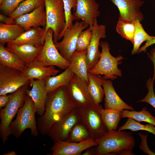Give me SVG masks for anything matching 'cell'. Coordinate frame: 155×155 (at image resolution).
Instances as JSON below:
<instances>
[{"label":"cell","instance_id":"1","mask_svg":"<svg viewBox=\"0 0 155 155\" xmlns=\"http://www.w3.org/2000/svg\"><path fill=\"white\" fill-rule=\"evenodd\" d=\"M77 107L69 97L66 86L48 93L44 113L37 120L38 129L42 135L47 134L54 123Z\"/></svg>","mask_w":155,"mask_h":155},{"label":"cell","instance_id":"2","mask_svg":"<svg viewBox=\"0 0 155 155\" xmlns=\"http://www.w3.org/2000/svg\"><path fill=\"white\" fill-rule=\"evenodd\" d=\"M95 148L96 155H108L110 153L124 149H133L135 139L130 132L114 131L108 132L99 139Z\"/></svg>","mask_w":155,"mask_h":155},{"label":"cell","instance_id":"3","mask_svg":"<svg viewBox=\"0 0 155 155\" xmlns=\"http://www.w3.org/2000/svg\"><path fill=\"white\" fill-rule=\"evenodd\" d=\"M36 113V109L34 103L31 98L26 94L23 105L19 109L15 119L10 125V134L18 138L25 129H29L32 135L38 136V132Z\"/></svg>","mask_w":155,"mask_h":155},{"label":"cell","instance_id":"4","mask_svg":"<svg viewBox=\"0 0 155 155\" xmlns=\"http://www.w3.org/2000/svg\"><path fill=\"white\" fill-rule=\"evenodd\" d=\"M28 85L21 87L12 93L7 105L3 108H0V135L3 144L8 140L11 135L9 127L12 119L24 103Z\"/></svg>","mask_w":155,"mask_h":155},{"label":"cell","instance_id":"5","mask_svg":"<svg viewBox=\"0 0 155 155\" xmlns=\"http://www.w3.org/2000/svg\"><path fill=\"white\" fill-rule=\"evenodd\" d=\"M100 46L102 49L100 57L89 72L94 75H103V78L105 80H114L118 76L121 77V70L118 66L124 58L120 55L117 57L113 56L110 51V45L106 41L100 42Z\"/></svg>","mask_w":155,"mask_h":155},{"label":"cell","instance_id":"6","mask_svg":"<svg viewBox=\"0 0 155 155\" xmlns=\"http://www.w3.org/2000/svg\"><path fill=\"white\" fill-rule=\"evenodd\" d=\"M46 16L45 32L49 28L53 32L55 44L64 28L66 22L64 4L62 0H44Z\"/></svg>","mask_w":155,"mask_h":155},{"label":"cell","instance_id":"7","mask_svg":"<svg viewBox=\"0 0 155 155\" xmlns=\"http://www.w3.org/2000/svg\"><path fill=\"white\" fill-rule=\"evenodd\" d=\"M53 33L51 28L45 32L42 51L35 61L45 67L54 66L65 69L69 67L70 63L61 55L53 41Z\"/></svg>","mask_w":155,"mask_h":155},{"label":"cell","instance_id":"8","mask_svg":"<svg viewBox=\"0 0 155 155\" xmlns=\"http://www.w3.org/2000/svg\"><path fill=\"white\" fill-rule=\"evenodd\" d=\"M30 84V80L22 72L0 65V95L12 93Z\"/></svg>","mask_w":155,"mask_h":155},{"label":"cell","instance_id":"9","mask_svg":"<svg viewBox=\"0 0 155 155\" xmlns=\"http://www.w3.org/2000/svg\"><path fill=\"white\" fill-rule=\"evenodd\" d=\"M98 105L94 104L79 108L82 122L88 129L91 137L95 140L99 139L108 132L98 110Z\"/></svg>","mask_w":155,"mask_h":155},{"label":"cell","instance_id":"10","mask_svg":"<svg viewBox=\"0 0 155 155\" xmlns=\"http://www.w3.org/2000/svg\"><path fill=\"white\" fill-rule=\"evenodd\" d=\"M81 122L80 111L77 107L54 123L50 128L47 135L54 142L65 140L73 127Z\"/></svg>","mask_w":155,"mask_h":155},{"label":"cell","instance_id":"11","mask_svg":"<svg viewBox=\"0 0 155 155\" xmlns=\"http://www.w3.org/2000/svg\"><path fill=\"white\" fill-rule=\"evenodd\" d=\"M88 27L89 26L82 21L76 20L71 28L65 30L61 41L55 44L60 54L67 61H69L71 56L75 51L80 32Z\"/></svg>","mask_w":155,"mask_h":155},{"label":"cell","instance_id":"12","mask_svg":"<svg viewBox=\"0 0 155 155\" xmlns=\"http://www.w3.org/2000/svg\"><path fill=\"white\" fill-rule=\"evenodd\" d=\"M66 86L71 99L78 108L95 104L89 92L88 84L75 75Z\"/></svg>","mask_w":155,"mask_h":155},{"label":"cell","instance_id":"13","mask_svg":"<svg viewBox=\"0 0 155 155\" xmlns=\"http://www.w3.org/2000/svg\"><path fill=\"white\" fill-rule=\"evenodd\" d=\"M92 36L87 49L86 60L88 72L96 65L101 55L99 50L100 40L106 37V26L98 25L97 18L94 19L92 29Z\"/></svg>","mask_w":155,"mask_h":155},{"label":"cell","instance_id":"14","mask_svg":"<svg viewBox=\"0 0 155 155\" xmlns=\"http://www.w3.org/2000/svg\"><path fill=\"white\" fill-rule=\"evenodd\" d=\"M97 145L96 141L91 137L78 142L58 141L54 142L51 150L53 155H80L84 150Z\"/></svg>","mask_w":155,"mask_h":155},{"label":"cell","instance_id":"15","mask_svg":"<svg viewBox=\"0 0 155 155\" xmlns=\"http://www.w3.org/2000/svg\"><path fill=\"white\" fill-rule=\"evenodd\" d=\"M99 7L96 0H77L74 20H81L92 30L94 19L100 15Z\"/></svg>","mask_w":155,"mask_h":155},{"label":"cell","instance_id":"16","mask_svg":"<svg viewBox=\"0 0 155 155\" xmlns=\"http://www.w3.org/2000/svg\"><path fill=\"white\" fill-rule=\"evenodd\" d=\"M119 9V17L128 20H138L140 22L144 17L140 8L144 1L141 0H108Z\"/></svg>","mask_w":155,"mask_h":155},{"label":"cell","instance_id":"17","mask_svg":"<svg viewBox=\"0 0 155 155\" xmlns=\"http://www.w3.org/2000/svg\"><path fill=\"white\" fill-rule=\"evenodd\" d=\"M30 84L32 88L30 90L27 89L26 94L32 100L37 113L42 116L45 111L48 94L46 89L45 80L32 79L30 80Z\"/></svg>","mask_w":155,"mask_h":155},{"label":"cell","instance_id":"18","mask_svg":"<svg viewBox=\"0 0 155 155\" xmlns=\"http://www.w3.org/2000/svg\"><path fill=\"white\" fill-rule=\"evenodd\" d=\"M16 24L21 25L26 31L32 27L45 28L46 16L44 4L37 7L32 12L21 16L15 19Z\"/></svg>","mask_w":155,"mask_h":155},{"label":"cell","instance_id":"19","mask_svg":"<svg viewBox=\"0 0 155 155\" xmlns=\"http://www.w3.org/2000/svg\"><path fill=\"white\" fill-rule=\"evenodd\" d=\"M102 86L105 96L104 108L121 111L134 110L132 106L125 102L118 95L111 80H105Z\"/></svg>","mask_w":155,"mask_h":155},{"label":"cell","instance_id":"20","mask_svg":"<svg viewBox=\"0 0 155 155\" xmlns=\"http://www.w3.org/2000/svg\"><path fill=\"white\" fill-rule=\"evenodd\" d=\"M43 46H37L29 44L8 43L6 48L17 55L26 65L35 60L41 53Z\"/></svg>","mask_w":155,"mask_h":155},{"label":"cell","instance_id":"21","mask_svg":"<svg viewBox=\"0 0 155 155\" xmlns=\"http://www.w3.org/2000/svg\"><path fill=\"white\" fill-rule=\"evenodd\" d=\"M23 73L24 75L29 80L36 79L45 80L49 77L55 76L59 72V70L54 66H44L36 61L27 64Z\"/></svg>","mask_w":155,"mask_h":155},{"label":"cell","instance_id":"22","mask_svg":"<svg viewBox=\"0 0 155 155\" xmlns=\"http://www.w3.org/2000/svg\"><path fill=\"white\" fill-rule=\"evenodd\" d=\"M87 49L81 52H74L71 56L69 67L73 73L88 83L86 55Z\"/></svg>","mask_w":155,"mask_h":155},{"label":"cell","instance_id":"23","mask_svg":"<svg viewBox=\"0 0 155 155\" xmlns=\"http://www.w3.org/2000/svg\"><path fill=\"white\" fill-rule=\"evenodd\" d=\"M45 28L32 27L9 42L16 44H29L37 46H43L44 42Z\"/></svg>","mask_w":155,"mask_h":155},{"label":"cell","instance_id":"24","mask_svg":"<svg viewBox=\"0 0 155 155\" xmlns=\"http://www.w3.org/2000/svg\"><path fill=\"white\" fill-rule=\"evenodd\" d=\"M88 90L94 104L98 105L102 101L104 96L102 85L105 80L100 75H94L89 72Z\"/></svg>","mask_w":155,"mask_h":155},{"label":"cell","instance_id":"25","mask_svg":"<svg viewBox=\"0 0 155 155\" xmlns=\"http://www.w3.org/2000/svg\"><path fill=\"white\" fill-rule=\"evenodd\" d=\"M0 65L8 67L23 73L26 64L17 55L7 50L2 44H0Z\"/></svg>","mask_w":155,"mask_h":155},{"label":"cell","instance_id":"26","mask_svg":"<svg viewBox=\"0 0 155 155\" xmlns=\"http://www.w3.org/2000/svg\"><path fill=\"white\" fill-rule=\"evenodd\" d=\"M74 74L69 67L60 74L49 77L45 80L46 89L49 93L63 86H66Z\"/></svg>","mask_w":155,"mask_h":155},{"label":"cell","instance_id":"27","mask_svg":"<svg viewBox=\"0 0 155 155\" xmlns=\"http://www.w3.org/2000/svg\"><path fill=\"white\" fill-rule=\"evenodd\" d=\"M98 107L108 131L116 130L122 118V111L103 108L100 104L98 105Z\"/></svg>","mask_w":155,"mask_h":155},{"label":"cell","instance_id":"28","mask_svg":"<svg viewBox=\"0 0 155 155\" xmlns=\"http://www.w3.org/2000/svg\"><path fill=\"white\" fill-rule=\"evenodd\" d=\"M20 25L0 24V44L4 45L20 36L25 31Z\"/></svg>","mask_w":155,"mask_h":155},{"label":"cell","instance_id":"29","mask_svg":"<svg viewBox=\"0 0 155 155\" xmlns=\"http://www.w3.org/2000/svg\"><path fill=\"white\" fill-rule=\"evenodd\" d=\"M116 30L122 37L133 44L135 30V20H128L119 17Z\"/></svg>","mask_w":155,"mask_h":155},{"label":"cell","instance_id":"30","mask_svg":"<svg viewBox=\"0 0 155 155\" xmlns=\"http://www.w3.org/2000/svg\"><path fill=\"white\" fill-rule=\"evenodd\" d=\"M122 118H130L139 122H144L155 126V117L149 111L146 107L139 111L124 110L122 111Z\"/></svg>","mask_w":155,"mask_h":155},{"label":"cell","instance_id":"31","mask_svg":"<svg viewBox=\"0 0 155 155\" xmlns=\"http://www.w3.org/2000/svg\"><path fill=\"white\" fill-rule=\"evenodd\" d=\"M91 137H92L88 129L81 122L76 124L73 127L65 141L71 142H80Z\"/></svg>","mask_w":155,"mask_h":155},{"label":"cell","instance_id":"32","mask_svg":"<svg viewBox=\"0 0 155 155\" xmlns=\"http://www.w3.org/2000/svg\"><path fill=\"white\" fill-rule=\"evenodd\" d=\"M44 4V0H25L21 2L8 16L15 19L24 14L30 12Z\"/></svg>","mask_w":155,"mask_h":155},{"label":"cell","instance_id":"33","mask_svg":"<svg viewBox=\"0 0 155 155\" xmlns=\"http://www.w3.org/2000/svg\"><path fill=\"white\" fill-rule=\"evenodd\" d=\"M135 30L134 38L133 48L131 54L137 53L141 44L144 41L150 40L154 36L147 34L144 29L141 22L137 20H135Z\"/></svg>","mask_w":155,"mask_h":155},{"label":"cell","instance_id":"34","mask_svg":"<svg viewBox=\"0 0 155 155\" xmlns=\"http://www.w3.org/2000/svg\"><path fill=\"white\" fill-rule=\"evenodd\" d=\"M125 129H129L132 132L144 130L151 133L155 136V126L150 123L143 125L130 118H128L125 123L118 130L122 131Z\"/></svg>","mask_w":155,"mask_h":155},{"label":"cell","instance_id":"35","mask_svg":"<svg viewBox=\"0 0 155 155\" xmlns=\"http://www.w3.org/2000/svg\"><path fill=\"white\" fill-rule=\"evenodd\" d=\"M64 4L65 15V24L63 32L59 36L58 40L63 38L64 33L68 28H71L73 25V22L74 20L73 15L71 13V9L73 11L76 10L77 0H62Z\"/></svg>","mask_w":155,"mask_h":155},{"label":"cell","instance_id":"36","mask_svg":"<svg viewBox=\"0 0 155 155\" xmlns=\"http://www.w3.org/2000/svg\"><path fill=\"white\" fill-rule=\"evenodd\" d=\"M92 34V30L89 27L80 32L78 39L75 51L81 52L87 49Z\"/></svg>","mask_w":155,"mask_h":155},{"label":"cell","instance_id":"37","mask_svg":"<svg viewBox=\"0 0 155 155\" xmlns=\"http://www.w3.org/2000/svg\"><path fill=\"white\" fill-rule=\"evenodd\" d=\"M23 0H3L0 4V10L3 14L9 16Z\"/></svg>","mask_w":155,"mask_h":155},{"label":"cell","instance_id":"38","mask_svg":"<svg viewBox=\"0 0 155 155\" xmlns=\"http://www.w3.org/2000/svg\"><path fill=\"white\" fill-rule=\"evenodd\" d=\"M154 82L152 79L150 78L146 82V86L148 92L146 96L143 99L138 100L137 102H143L147 103L155 108V94L153 88Z\"/></svg>","mask_w":155,"mask_h":155},{"label":"cell","instance_id":"39","mask_svg":"<svg viewBox=\"0 0 155 155\" xmlns=\"http://www.w3.org/2000/svg\"><path fill=\"white\" fill-rule=\"evenodd\" d=\"M138 135L140 137L141 142L139 145L140 148L144 153L150 155H155V153L149 148L147 143L148 134L144 135L141 133H138Z\"/></svg>","mask_w":155,"mask_h":155},{"label":"cell","instance_id":"40","mask_svg":"<svg viewBox=\"0 0 155 155\" xmlns=\"http://www.w3.org/2000/svg\"><path fill=\"white\" fill-rule=\"evenodd\" d=\"M12 93L9 94H5L0 95V108L5 107L10 100Z\"/></svg>","mask_w":155,"mask_h":155},{"label":"cell","instance_id":"41","mask_svg":"<svg viewBox=\"0 0 155 155\" xmlns=\"http://www.w3.org/2000/svg\"><path fill=\"white\" fill-rule=\"evenodd\" d=\"M0 21L7 24H16L15 19H13L9 16L7 17L2 14H0Z\"/></svg>","mask_w":155,"mask_h":155},{"label":"cell","instance_id":"42","mask_svg":"<svg viewBox=\"0 0 155 155\" xmlns=\"http://www.w3.org/2000/svg\"><path fill=\"white\" fill-rule=\"evenodd\" d=\"M154 44H155V36H154L150 40L146 41L145 44L139 48L137 53H140L142 52H146L148 47Z\"/></svg>","mask_w":155,"mask_h":155},{"label":"cell","instance_id":"43","mask_svg":"<svg viewBox=\"0 0 155 155\" xmlns=\"http://www.w3.org/2000/svg\"><path fill=\"white\" fill-rule=\"evenodd\" d=\"M148 57L153 65L154 72L152 80V81L154 82L155 80V47L151 50L150 54L148 55Z\"/></svg>","mask_w":155,"mask_h":155},{"label":"cell","instance_id":"44","mask_svg":"<svg viewBox=\"0 0 155 155\" xmlns=\"http://www.w3.org/2000/svg\"><path fill=\"white\" fill-rule=\"evenodd\" d=\"M109 155H133L134 154L132 150L124 149L119 150L115 152L111 153L108 154Z\"/></svg>","mask_w":155,"mask_h":155},{"label":"cell","instance_id":"45","mask_svg":"<svg viewBox=\"0 0 155 155\" xmlns=\"http://www.w3.org/2000/svg\"><path fill=\"white\" fill-rule=\"evenodd\" d=\"M89 148L86 150L85 152L82 155H95V148Z\"/></svg>","mask_w":155,"mask_h":155},{"label":"cell","instance_id":"46","mask_svg":"<svg viewBox=\"0 0 155 155\" xmlns=\"http://www.w3.org/2000/svg\"><path fill=\"white\" fill-rule=\"evenodd\" d=\"M17 153L14 151L9 152L3 154V155H17Z\"/></svg>","mask_w":155,"mask_h":155},{"label":"cell","instance_id":"47","mask_svg":"<svg viewBox=\"0 0 155 155\" xmlns=\"http://www.w3.org/2000/svg\"><path fill=\"white\" fill-rule=\"evenodd\" d=\"M3 0H0V4H1L2 3Z\"/></svg>","mask_w":155,"mask_h":155},{"label":"cell","instance_id":"48","mask_svg":"<svg viewBox=\"0 0 155 155\" xmlns=\"http://www.w3.org/2000/svg\"></svg>","mask_w":155,"mask_h":155}]
</instances>
